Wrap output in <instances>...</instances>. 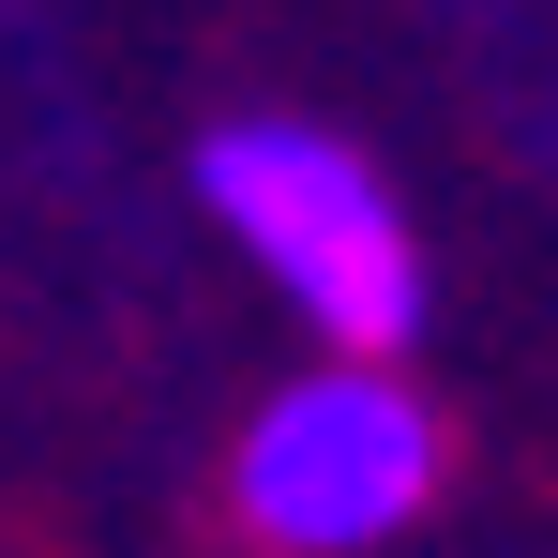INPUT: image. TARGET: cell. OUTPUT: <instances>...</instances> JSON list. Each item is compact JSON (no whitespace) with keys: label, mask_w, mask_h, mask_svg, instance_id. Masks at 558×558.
I'll use <instances>...</instances> for the list:
<instances>
[{"label":"cell","mask_w":558,"mask_h":558,"mask_svg":"<svg viewBox=\"0 0 558 558\" xmlns=\"http://www.w3.org/2000/svg\"><path fill=\"white\" fill-rule=\"evenodd\" d=\"M196 196L227 211V242H242L332 348L392 363V348L423 332V242H408L392 182H377L348 136H317V121H211V136H196Z\"/></svg>","instance_id":"obj_1"},{"label":"cell","mask_w":558,"mask_h":558,"mask_svg":"<svg viewBox=\"0 0 558 558\" xmlns=\"http://www.w3.org/2000/svg\"><path fill=\"white\" fill-rule=\"evenodd\" d=\"M423 498H438V408L392 363H363V348H332V377H287L272 408L242 423V453H227V513L272 558L408 544Z\"/></svg>","instance_id":"obj_2"}]
</instances>
